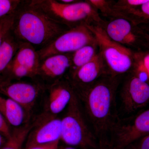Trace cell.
<instances>
[{
    "instance_id": "obj_20",
    "label": "cell",
    "mask_w": 149,
    "mask_h": 149,
    "mask_svg": "<svg viewBox=\"0 0 149 149\" xmlns=\"http://www.w3.org/2000/svg\"><path fill=\"white\" fill-rule=\"evenodd\" d=\"M127 19L135 25L149 24V0L141 6L118 13L115 17Z\"/></svg>"
},
{
    "instance_id": "obj_25",
    "label": "cell",
    "mask_w": 149,
    "mask_h": 149,
    "mask_svg": "<svg viewBox=\"0 0 149 149\" xmlns=\"http://www.w3.org/2000/svg\"><path fill=\"white\" fill-rule=\"evenodd\" d=\"M11 132L7 123L0 113V133L8 139L10 136Z\"/></svg>"
},
{
    "instance_id": "obj_19",
    "label": "cell",
    "mask_w": 149,
    "mask_h": 149,
    "mask_svg": "<svg viewBox=\"0 0 149 149\" xmlns=\"http://www.w3.org/2000/svg\"><path fill=\"white\" fill-rule=\"evenodd\" d=\"M34 124L24 123L23 125L15 128L11 132L10 136L2 149H22Z\"/></svg>"
},
{
    "instance_id": "obj_6",
    "label": "cell",
    "mask_w": 149,
    "mask_h": 149,
    "mask_svg": "<svg viewBox=\"0 0 149 149\" xmlns=\"http://www.w3.org/2000/svg\"><path fill=\"white\" fill-rule=\"evenodd\" d=\"M148 135L149 109L136 115L118 117L111 130L109 145L112 149H124Z\"/></svg>"
},
{
    "instance_id": "obj_26",
    "label": "cell",
    "mask_w": 149,
    "mask_h": 149,
    "mask_svg": "<svg viewBox=\"0 0 149 149\" xmlns=\"http://www.w3.org/2000/svg\"><path fill=\"white\" fill-rule=\"evenodd\" d=\"M59 141H56L49 143L38 145L25 149H58Z\"/></svg>"
},
{
    "instance_id": "obj_5",
    "label": "cell",
    "mask_w": 149,
    "mask_h": 149,
    "mask_svg": "<svg viewBox=\"0 0 149 149\" xmlns=\"http://www.w3.org/2000/svg\"><path fill=\"white\" fill-rule=\"evenodd\" d=\"M95 38L110 74L120 77L133 69L134 54L130 49L114 42L99 25H86Z\"/></svg>"
},
{
    "instance_id": "obj_29",
    "label": "cell",
    "mask_w": 149,
    "mask_h": 149,
    "mask_svg": "<svg viewBox=\"0 0 149 149\" xmlns=\"http://www.w3.org/2000/svg\"><path fill=\"white\" fill-rule=\"evenodd\" d=\"M99 149H112L109 144L99 146Z\"/></svg>"
},
{
    "instance_id": "obj_28",
    "label": "cell",
    "mask_w": 149,
    "mask_h": 149,
    "mask_svg": "<svg viewBox=\"0 0 149 149\" xmlns=\"http://www.w3.org/2000/svg\"><path fill=\"white\" fill-rule=\"evenodd\" d=\"M60 2L65 4H71L77 2L78 1L76 0H58Z\"/></svg>"
},
{
    "instance_id": "obj_22",
    "label": "cell",
    "mask_w": 149,
    "mask_h": 149,
    "mask_svg": "<svg viewBox=\"0 0 149 149\" xmlns=\"http://www.w3.org/2000/svg\"><path fill=\"white\" fill-rule=\"evenodd\" d=\"M94 8L100 10L104 15L111 16L112 8L114 2L105 0H87Z\"/></svg>"
},
{
    "instance_id": "obj_11",
    "label": "cell",
    "mask_w": 149,
    "mask_h": 149,
    "mask_svg": "<svg viewBox=\"0 0 149 149\" xmlns=\"http://www.w3.org/2000/svg\"><path fill=\"white\" fill-rule=\"evenodd\" d=\"M102 27L111 40L127 48H137L144 42H148L144 32L127 19L113 17Z\"/></svg>"
},
{
    "instance_id": "obj_15",
    "label": "cell",
    "mask_w": 149,
    "mask_h": 149,
    "mask_svg": "<svg viewBox=\"0 0 149 149\" xmlns=\"http://www.w3.org/2000/svg\"><path fill=\"white\" fill-rule=\"evenodd\" d=\"M74 93L65 76L47 87L45 93L47 95L49 114L56 116L66 109Z\"/></svg>"
},
{
    "instance_id": "obj_16",
    "label": "cell",
    "mask_w": 149,
    "mask_h": 149,
    "mask_svg": "<svg viewBox=\"0 0 149 149\" xmlns=\"http://www.w3.org/2000/svg\"><path fill=\"white\" fill-rule=\"evenodd\" d=\"M0 113L7 122L16 128L24 124L26 120L27 113L23 107L13 100L1 95Z\"/></svg>"
},
{
    "instance_id": "obj_13",
    "label": "cell",
    "mask_w": 149,
    "mask_h": 149,
    "mask_svg": "<svg viewBox=\"0 0 149 149\" xmlns=\"http://www.w3.org/2000/svg\"><path fill=\"white\" fill-rule=\"evenodd\" d=\"M39 119L29 133L25 149L60 141L61 118L48 113Z\"/></svg>"
},
{
    "instance_id": "obj_7",
    "label": "cell",
    "mask_w": 149,
    "mask_h": 149,
    "mask_svg": "<svg viewBox=\"0 0 149 149\" xmlns=\"http://www.w3.org/2000/svg\"><path fill=\"white\" fill-rule=\"evenodd\" d=\"M97 44L93 33L82 24L63 32L48 45L37 51L40 60L50 56L71 54L84 46Z\"/></svg>"
},
{
    "instance_id": "obj_33",
    "label": "cell",
    "mask_w": 149,
    "mask_h": 149,
    "mask_svg": "<svg viewBox=\"0 0 149 149\" xmlns=\"http://www.w3.org/2000/svg\"></svg>"
},
{
    "instance_id": "obj_21",
    "label": "cell",
    "mask_w": 149,
    "mask_h": 149,
    "mask_svg": "<svg viewBox=\"0 0 149 149\" xmlns=\"http://www.w3.org/2000/svg\"><path fill=\"white\" fill-rule=\"evenodd\" d=\"M22 0H0V19L15 12Z\"/></svg>"
},
{
    "instance_id": "obj_27",
    "label": "cell",
    "mask_w": 149,
    "mask_h": 149,
    "mask_svg": "<svg viewBox=\"0 0 149 149\" xmlns=\"http://www.w3.org/2000/svg\"><path fill=\"white\" fill-rule=\"evenodd\" d=\"M148 77L149 80V53L145 54H137Z\"/></svg>"
},
{
    "instance_id": "obj_2",
    "label": "cell",
    "mask_w": 149,
    "mask_h": 149,
    "mask_svg": "<svg viewBox=\"0 0 149 149\" xmlns=\"http://www.w3.org/2000/svg\"><path fill=\"white\" fill-rule=\"evenodd\" d=\"M70 29L57 23L22 0L13 14L12 32L21 42L28 43L37 51L42 49Z\"/></svg>"
},
{
    "instance_id": "obj_8",
    "label": "cell",
    "mask_w": 149,
    "mask_h": 149,
    "mask_svg": "<svg viewBox=\"0 0 149 149\" xmlns=\"http://www.w3.org/2000/svg\"><path fill=\"white\" fill-rule=\"evenodd\" d=\"M120 118L128 117L149 102V83L132 72L126 77L120 93ZM119 112L118 113H119Z\"/></svg>"
},
{
    "instance_id": "obj_31",
    "label": "cell",
    "mask_w": 149,
    "mask_h": 149,
    "mask_svg": "<svg viewBox=\"0 0 149 149\" xmlns=\"http://www.w3.org/2000/svg\"><path fill=\"white\" fill-rule=\"evenodd\" d=\"M144 35H145V37H146V39L148 40V42H149V35L148 33H146L145 32L144 33Z\"/></svg>"
},
{
    "instance_id": "obj_23",
    "label": "cell",
    "mask_w": 149,
    "mask_h": 149,
    "mask_svg": "<svg viewBox=\"0 0 149 149\" xmlns=\"http://www.w3.org/2000/svg\"><path fill=\"white\" fill-rule=\"evenodd\" d=\"M13 23V15L0 19V47L11 32Z\"/></svg>"
},
{
    "instance_id": "obj_14",
    "label": "cell",
    "mask_w": 149,
    "mask_h": 149,
    "mask_svg": "<svg viewBox=\"0 0 149 149\" xmlns=\"http://www.w3.org/2000/svg\"><path fill=\"white\" fill-rule=\"evenodd\" d=\"M108 74H110L101 53L99 52L73 74L65 77L72 88H78L91 85Z\"/></svg>"
},
{
    "instance_id": "obj_18",
    "label": "cell",
    "mask_w": 149,
    "mask_h": 149,
    "mask_svg": "<svg viewBox=\"0 0 149 149\" xmlns=\"http://www.w3.org/2000/svg\"><path fill=\"white\" fill-rule=\"evenodd\" d=\"M97 44L84 46L71 54V65L66 76H69L85 65L95 56Z\"/></svg>"
},
{
    "instance_id": "obj_4",
    "label": "cell",
    "mask_w": 149,
    "mask_h": 149,
    "mask_svg": "<svg viewBox=\"0 0 149 149\" xmlns=\"http://www.w3.org/2000/svg\"><path fill=\"white\" fill-rule=\"evenodd\" d=\"M61 120V140L65 143L81 149H99L98 141L75 92Z\"/></svg>"
},
{
    "instance_id": "obj_3",
    "label": "cell",
    "mask_w": 149,
    "mask_h": 149,
    "mask_svg": "<svg viewBox=\"0 0 149 149\" xmlns=\"http://www.w3.org/2000/svg\"><path fill=\"white\" fill-rule=\"evenodd\" d=\"M37 10L57 22L69 28L84 24L103 26L105 22L97 11L86 1H78L71 4L58 0H28Z\"/></svg>"
},
{
    "instance_id": "obj_32",
    "label": "cell",
    "mask_w": 149,
    "mask_h": 149,
    "mask_svg": "<svg viewBox=\"0 0 149 149\" xmlns=\"http://www.w3.org/2000/svg\"><path fill=\"white\" fill-rule=\"evenodd\" d=\"M3 142V139L1 133H0V147L1 146Z\"/></svg>"
},
{
    "instance_id": "obj_24",
    "label": "cell",
    "mask_w": 149,
    "mask_h": 149,
    "mask_svg": "<svg viewBox=\"0 0 149 149\" xmlns=\"http://www.w3.org/2000/svg\"><path fill=\"white\" fill-rule=\"evenodd\" d=\"M124 149H149V135L133 142Z\"/></svg>"
},
{
    "instance_id": "obj_17",
    "label": "cell",
    "mask_w": 149,
    "mask_h": 149,
    "mask_svg": "<svg viewBox=\"0 0 149 149\" xmlns=\"http://www.w3.org/2000/svg\"><path fill=\"white\" fill-rule=\"evenodd\" d=\"M20 43L11 30L0 47V77L18 50Z\"/></svg>"
},
{
    "instance_id": "obj_10",
    "label": "cell",
    "mask_w": 149,
    "mask_h": 149,
    "mask_svg": "<svg viewBox=\"0 0 149 149\" xmlns=\"http://www.w3.org/2000/svg\"><path fill=\"white\" fill-rule=\"evenodd\" d=\"M40 59L37 51L28 43L20 42V46L0 78L10 80L35 78Z\"/></svg>"
},
{
    "instance_id": "obj_9",
    "label": "cell",
    "mask_w": 149,
    "mask_h": 149,
    "mask_svg": "<svg viewBox=\"0 0 149 149\" xmlns=\"http://www.w3.org/2000/svg\"><path fill=\"white\" fill-rule=\"evenodd\" d=\"M32 82L12 80L0 78V95L13 100L29 114L39 97L44 95L46 87L36 80Z\"/></svg>"
},
{
    "instance_id": "obj_1",
    "label": "cell",
    "mask_w": 149,
    "mask_h": 149,
    "mask_svg": "<svg viewBox=\"0 0 149 149\" xmlns=\"http://www.w3.org/2000/svg\"><path fill=\"white\" fill-rule=\"evenodd\" d=\"M120 80L108 74L86 87L72 88L99 146L109 144L111 130L119 117L116 96Z\"/></svg>"
},
{
    "instance_id": "obj_12",
    "label": "cell",
    "mask_w": 149,
    "mask_h": 149,
    "mask_svg": "<svg viewBox=\"0 0 149 149\" xmlns=\"http://www.w3.org/2000/svg\"><path fill=\"white\" fill-rule=\"evenodd\" d=\"M71 54L55 55L40 60L33 80L47 87L65 77L71 65Z\"/></svg>"
},
{
    "instance_id": "obj_30",
    "label": "cell",
    "mask_w": 149,
    "mask_h": 149,
    "mask_svg": "<svg viewBox=\"0 0 149 149\" xmlns=\"http://www.w3.org/2000/svg\"><path fill=\"white\" fill-rule=\"evenodd\" d=\"M61 149H81L78 148H75V147L70 146H68L64 147Z\"/></svg>"
}]
</instances>
